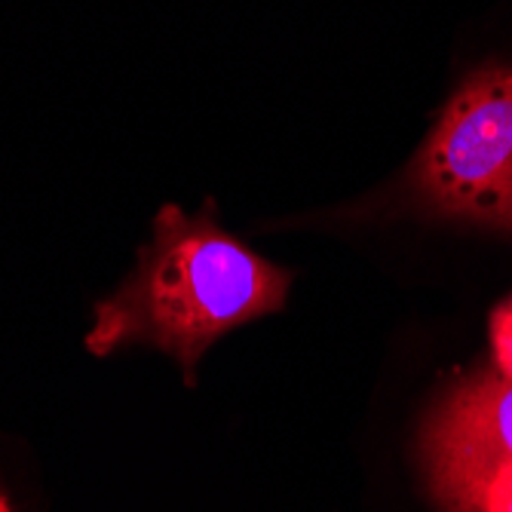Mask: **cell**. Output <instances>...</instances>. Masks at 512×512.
Segmentation results:
<instances>
[{"instance_id": "1", "label": "cell", "mask_w": 512, "mask_h": 512, "mask_svg": "<svg viewBox=\"0 0 512 512\" xmlns=\"http://www.w3.org/2000/svg\"><path fill=\"white\" fill-rule=\"evenodd\" d=\"M289 289L292 273L227 234L212 200L197 212L166 203L132 270L92 307L86 350L105 359L123 347H154L194 387L206 350L240 325L283 310Z\"/></svg>"}, {"instance_id": "2", "label": "cell", "mask_w": 512, "mask_h": 512, "mask_svg": "<svg viewBox=\"0 0 512 512\" xmlns=\"http://www.w3.org/2000/svg\"><path fill=\"white\" fill-rule=\"evenodd\" d=\"M405 191L433 215L512 230V65H485L451 92Z\"/></svg>"}, {"instance_id": "3", "label": "cell", "mask_w": 512, "mask_h": 512, "mask_svg": "<svg viewBox=\"0 0 512 512\" xmlns=\"http://www.w3.org/2000/svg\"><path fill=\"white\" fill-rule=\"evenodd\" d=\"M442 512H512V378L482 368L451 384L421 433Z\"/></svg>"}, {"instance_id": "4", "label": "cell", "mask_w": 512, "mask_h": 512, "mask_svg": "<svg viewBox=\"0 0 512 512\" xmlns=\"http://www.w3.org/2000/svg\"><path fill=\"white\" fill-rule=\"evenodd\" d=\"M491 353H494V368L503 378H512V298H506L494 313H491Z\"/></svg>"}, {"instance_id": "5", "label": "cell", "mask_w": 512, "mask_h": 512, "mask_svg": "<svg viewBox=\"0 0 512 512\" xmlns=\"http://www.w3.org/2000/svg\"><path fill=\"white\" fill-rule=\"evenodd\" d=\"M0 512H13V509H10V503H7V497H4V494H0Z\"/></svg>"}]
</instances>
